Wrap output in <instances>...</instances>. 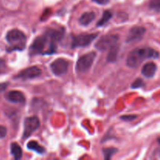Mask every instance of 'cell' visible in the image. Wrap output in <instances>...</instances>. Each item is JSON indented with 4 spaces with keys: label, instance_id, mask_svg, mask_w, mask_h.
Returning <instances> with one entry per match:
<instances>
[{
    "label": "cell",
    "instance_id": "obj_15",
    "mask_svg": "<svg viewBox=\"0 0 160 160\" xmlns=\"http://www.w3.org/2000/svg\"><path fill=\"white\" fill-rule=\"evenodd\" d=\"M10 151H11V154L13 156L14 159L16 160H19L22 158L23 152H22V149L21 148H20V146L17 143L13 142V143L11 144Z\"/></svg>",
    "mask_w": 160,
    "mask_h": 160
},
{
    "label": "cell",
    "instance_id": "obj_22",
    "mask_svg": "<svg viewBox=\"0 0 160 160\" xmlns=\"http://www.w3.org/2000/svg\"><path fill=\"white\" fill-rule=\"evenodd\" d=\"M137 118L136 115H123L120 117V119L124 121H132V120H135Z\"/></svg>",
    "mask_w": 160,
    "mask_h": 160
},
{
    "label": "cell",
    "instance_id": "obj_3",
    "mask_svg": "<svg viewBox=\"0 0 160 160\" xmlns=\"http://www.w3.org/2000/svg\"><path fill=\"white\" fill-rule=\"evenodd\" d=\"M6 40L10 45L7 51L13 50H23L26 46L27 37L24 33L18 29H13L9 31L6 34Z\"/></svg>",
    "mask_w": 160,
    "mask_h": 160
},
{
    "label": "cell",
    "instance_id": "obj_25",
    "mask_svg": "<svg viewBox=\"0 0 160 160\" xmlns=\"http://www.w3.org/2000/svg\"><path fill=\"white\" fill-rule=\"evenodd\" d=\"M95 2L99 5H106L109 2V0H93Z\"/></svg>",
    "mask_w": 160,
    "mask_h": 160
},
{
    "label": "cell",
    "instance_id": "obj_5",
    "mask_svg": "<svg viewBox=\"0 0 160 160\" xmlns=\"http://www.w3.org/2000/svg\"><path fill=\"white\" fill-rule=\"evenodd\" d=\"M98 35V33L95 34H78L72 37L71 47L72 48H78V47H85L90 45Z\"/></svg>",
    "mask_w": 160,
    "mask_h": 160
},
{
    "label": "cell",
    "instance_id": "obj_14",
    "mask_svg": "<svg viewBox=\"0 0 160 160\" xmlns=\"http://www.w3.org/2000/svg\"><path fill=\"white\" fill-rule=\"evenodd\" d=\"M27 147H28V149L33 150V151L36 152L40 155L44 154L45 152V148L39 145L38 142H36V141H31L30 142H28Z\"/></svg>",
    "mask_w": 160,
    "mask_h": 160
},
{
    "label": "cell",
    "instance_id": "obj_24",
    "mask_svg": "<svg viewBox=\"0 0 160 160\" xmlns=\"http://www.w3.org/2000/svg\"><path fill=\"white\" fill-rule=\"evenodd\" d=\"M8 84H9V83H0V93L4 92L7 88Z\"/></svg>",
    "mask_w": 160,
    "mask_h": 160
},
{
    "label": "cell",
    "instance_id": "obj_1",
    "mask_svg": "<svg viewBox=\"0 0 160 160\" xmlns=\"http://www.w3.org/2000/svg\"><path fill=\"white\" fill-rule=\"evenodd\" d=\"M64 30L50 29L43 35L38 36L34 40L30 47L29 52L31 55H51L56 52L57 44L62 40Z\"/></svg>",
    "mask_w": 160,
    "mask_h": 160
},
{
    "label": "cell",
    "instance_id": "obj_9",
    "mask_svg": "<svg viewBox=\"0 0 160 160\" xmlns=\"http://www.w3.org/2000/svg\"><path fill=\"white\" fill-rule=\"evenodd\" d=\"M42 74V70L39 67L34 66V67H28L21 70L19 74L15 77L16 78H20V79L27 80V79H34L38 78Z\"/></svg>",
    "mask_w": 160,
    "mask_h": 160
},
{
    "label": "cell",
    "instance_id": "obj_18",
    "mask_svg": "<svg viewBox=\"0 0 160 160\" xmlns=\"http://www.w3.org/2000/svg\"><path fill=\"white\" fill-rule=\"evenodd\" d=\"M118 150L117 148H105V149L102 150V152L104 154V158L106 159H109L112 157L114 154H115Z\"/></svg>",
    "mask_w": 160,
    "mask_h": 160
},
{
    "label": "cell",
    "instance_id": "obj_12",
    "mask_svg": "<svg viewBox=\"0 0 160 160\" xmlns=\"http://www.w3.org/2000/svg\"><path fill=\"white\" fill-rule=\"evenodd\" d=\"M157 70V66L155 62H148L143 66L142 69V73L147 78H152L155 76Z\"/></svg>",
    "mask_w": 160,
    "mask_h": 160
},
{
    "label": "cell",
    "instance_id": "obj_4",
    "mask_svg": "<svg viewBox=\"0 0 160 160\" xmlns=\"http://www.w3.org/2000/svg\"><path fill=\"white\" fill-rule=\"evenodd\" d=\"M95 57H96V53L94 52L81 56L78 59L76 64L77 72L78 73H85V72L88 71L95 61Z\"/></svg>",
    "mask_w": 160,
    "mask_h": 160
},
{
    "label": "cell",
    "instance_id": "obj_2",
    "mask_svg": "<svg viewBox=\"0 0 160 160\" xmlns=\"http://www.w3.org/2000/svg\"><path fill=\"white\" fill-rule=\"evenodd\" d=\"M159 56V53L156 50L148 47H141L133 49L128 54L127 64L131 68L139 67L146 59H156Z\"/></svg>",
    "mask_w": 160,
    "mask_h": 160
},
{
    "label": "cell",
    "instance_id": "obj_19",
    "mask_svg": "<svg viewBox=\"0 0 160 160\" xmlns=\"http://www.w3.org/2000/svg\"><path fill=\"white\" fill-rule=\"evenodd\" d=\"M149 6L151 9L155 10H160V0H151L149 3Z\"/></svg>",
    "mask_w": 160,
    "mask_h": 160
},
{
    "label": "cell",
    "instance_id": "obj_10",
    "mask_svg": "<svg viewBox=\"0 0 160 160\" xmlns=\"http://www.w3.org/2000/svg\"><path fill=\"white\" fill-rule=\"evenodd\" d=\"M145 33V28L143 27L135 26L133 27L129 31L128 37H127V42H134L139 41L142 38Z\"/></svg>",
    "mask_w": 160,
    "mask_h": 160
},
{
    "label": "cell",
    "instance_id": "obj_6",
    "mask_svg": "<svg viewBox=\"0 0 160 160\" xmlns=\"http://www.w3.org/2000/svg\"><path fill=\"white\" fill-rule=\"evenodd\" d=\"M119 41L118 34H108L100 38L95 43V47L100 51L110 49L112 47L117 45Z\"/></svg>",
    "mask_w": 160,
    "mask_h": 160
},
{
    "label": "cell",
    "instance_id": "obj_13",
    "mask_svg": "<svg viewBox=\"0 0 160 160\" xmlns=\"http://www.w3.org/2000/svg\"><path fill=\"white\" fill-rule=\"evenodd\" d=\"M95 18V13L94 12H86L81 16L79 23L83 26H88L90 24Z\"/></svg>",
    "mask_w": 160,
    "mask_h": 160
},
{
    "label": "cell",
    "instance_id": "obj_16",
    "mask_svg": "<svg viewBox=\"0 0 160 160\" xmlns=\"http://www.w3.org/2000/svg\"><path fill=\"white\" fill-rule=\"evenodd\" d=\"M112 17V13L111 11L109 10H106L102 14V18L100 19L98 21L97 23V27H102V26H104Z\"/></svg>",
    "mask_w": 160,
    "mask_h": 160
},
{
    "label": "cell",
    "instance_id": "obj_26",
    "mask_svg": "<svg viewBox=\"0 0 160 160\" xmlns=\"http://www.w3.org/2000/svg\"><path fill=\"white\" fill-rule=\"evenodd\" d=\"M159 143H160V138L159 139Z\"/></svg>",
    "mask_w": 160,
    "mask_h": 160
},
{
    "label": "cell",
    "instance_id": "obj_7",
    "mask_svg": "<svg viewBox=\"0 0 160 160\" xmlns=\"http://www.w3.org/2000/svg\"><path fill=\"white\" fill-rule=\"evenodd\" d=\"M40 127V120H39L38 117H27L24 120V123H23V138H29L33 133L38 129Z\"/></svg>",
    "mask_w": 160,
    "mask_h": 160
},
{
    "label": "cell",
    "instance_id": "obj_17",
    "mask_svg": "<svg viewBox=\"0 0 160 160\" xmlns=\"http://www.w3.org/2000/svg\"><path fill=\"white\" fill-rule=\"evenodd\" d=\"M118 52H119V47L117 45L112 47L109 49V52L107 56V61L108 62H115L118 56Z\"/></svg>",
    "mask_w": 160,
    "mask_h": 160
},
{
    "label": "cell",
    "instance_id": "obj_8",
    "mask_svg": "<svg viewBox=\"0 0 160 160\" xmlns=\"http://www.w3.org/2000/svg\"><path fill=\"white\" fill-rule=\"evenodd\" d=\"M50 69L53 74L61 76L67 73L68 71L69 62L64 59H57L50 64Z\"/></svg>",
    "mask_w": 160,
    "mask_h": 160
},
{
    "label": "cell",
    "instance_id": "obj_20",
    "mask_svg": "<svg viewBox=\"0 0 160 160\" xmlns=\"http://www.w3.org/2000/svg\"><path fill=\"white\" fill-rule=\"evenodd\" d=\"M144 84H145L144 81H142V79H140V78H138L137 80H135V81L132 83L131 88H139L144 86Z\"/></svg>",
    "mask_w": 160,
    "mask_h": 160
},
{
    "label": "cell",
    "instance_id": "obj_23",
    "mask_svg": "<svg viewBox=\"0 0 160 160\" xmlns=\"http://www.w3.org/2000/svg\"><path fill=\"white\" fill-rule=\"evenodd\" d=\"M6 134H7V130L5 127L0 125V138H3L6 137Z\"/></svg>",
    "mask_w": 160,
    "mask_h": 160
},
{
    "label": "cell",
    "instance_id": "obj_11",
    "mask_svg": "<svg viewBox=\"0 0 160 160\" xmlns=\"http://www.w3.org/2000/svg\"><path fill=\"white\" fill-rule=\"evenodd\" d=\"M6 98L12 103L24 104L26 102L24 95L20 91H10L6 94Z\"/></svg>",
    "mask_w": 160,
    "mask_h": 160
},
{
    "label": "cell",
    "instance_id": "obj_21",
    "mask_svg": "<svg viewBox=\"0 0 160 160\" xmlns=\"http://www.w3.org/2000/svg\"><path fill=\"white\" fill-rule=\"evenodd\" d=\"M7 70V65L4 59H0V74H2Z\"/></svg>",
    "mask_w": 160,
    "mask_h": 160
}]
</instances>
